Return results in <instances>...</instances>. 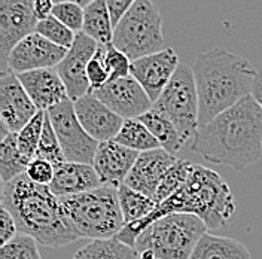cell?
I'll use <instances>...</instances> for the list:
<instances>
[{"label":"cell","instance_id":"cell-1","mask_svg":"<svg viewBox=\"0 0 262 259\" xmlns=\"http://www.w3.org/2000/svg\"><path fill=\"white\" fill-rule=\"evenodd\" d=\"M191 149L214 164L243 171L262 157V107L253 96L200 125Z\"/></svg>","mask_w":262,"mask_h":259},{"label":"cell","instance_id":"cell-2","mask_svg":"<svg viewBox=\"0 0 262 259\" xmlns=\"http://www.w3.org/2000/svg\"><path fill=\"white\" fill-rule=\"evenodd\" d=\"M234 211L235 201L227 180L212 168L194 164L189 178L178 192L160 203L145 219L125 225L115 239L134 247L147 227L176 213L194 214L209 229H219L228 225Z\"/></svg>","mask_w":262,"mask_h":259},{"label":"cell","instance_id":"cell-3","mask_svg":"<svg viewBox=\"0 0 262 259\" xmlns=\"http://www.w3.org/2000/svg\"><path fill=\"white\" fill-rule=\"evenodd\" d=\"M0 200L12 213L19 234L30 235L42 246L57 249L81 239L60 198L27 175L2 183Z\"/></svg>","mask_w":262,"mask_h":259},{"label":"cell","instance_id":"cell-4","mask_svg":"<svg viewBox=\"0 0 262 259\" xmlns=\"http://www.w3.org/2000/svg\"><path fill=\"white\" fill-rule=\"evenodd\" d=\"M192 70L200 103V125L209 124L252 96L258 75L247 58L221 47L198 54Z\"/></svg>","mask_w":262,"mask_h":259},{"label":"cell","instance_id":"cell-5","mask_svg":"<svg viewBox=\"0 0 262 259\" xmlns=\"http://www.w3.org/2000/svg\"><path fill=\"white\" fill-rule=\"evenodd\" d=\"M60 201L81 239L111 240L125 227L115 186L101 185L83 194L63 197Z\"/></svg>","mask_w":262,"mask_h":259},{"label":"cell","instance_id":"cell-6","mask_svg":"<svg viewBox=\"0 0 262 259\" xmlns=\"http://www.w3.org/2000/svg\"><path fill=\"white\" fill-rule=\"evenodd\" d=\"M207 231L194 214H168L147 227L134 247L137 252H150L154 259H191L198 240Z\"/></svg>","mask_w":262,"mask_h":259},{"label":"cell","instance_id":"cell-7","mask_svg":"<svg viewBox=\"0 0 262 259\" xmlns=\"http://www.w3.org/2000/svg\"><path fill=\"white\" fill-rule=\"evenodd\" d=\"M112 45L131 61L167 48L158 6L152 0H137L115 27Z\"/></svg>","mask_w":262,"mask_h":259},{"label":"cell","instance_id":"cell-8","mask_svg":"<svg viewBox=\"0 0 262 259\" xmlns=\"http://www.w3.org/2000/svg\"><path fill=\"white\" fill-rule=\"evenodd\" d=\"M152 109L168 118L185 142L195 137L200 128V103L192 67L180 63Z\"/></svg>","mask_w":262,"mask_h":259},{"label":"cell","instance_id":"cell-9","mask_svg":"<svg viewBox=\"0 0 262 259\" xmlns=\"http://www.w3.org/2000/svg\"><path fill=\"white\" fill-rule=\"evenodd\" d=\"M47 112L61 145L66 161L93 164L100 143L81 125L75 111V101L69 98Z\"/></svg>","mask_w":262,"mask_h":259},{"label":"cell","instance_id":"cell-10","mask_svg":"<svg viewBox=\"0 0 262 259\" xmlns=\"http://www.w3.org/2000/svg\"><path fill=\"white\" fill-rule=\"evenodd\" d=\"M34 0H0V73L9 72L8 58L16 44L34 33Z\"/></svg>","mask_w":262,"mask_h":259},{"label":"cell","instance_id":"cell-11","mask_svg":"<svg viewBox=\"0 0 262 259\" xmlns=\"http://www.w3.org/2000/svg\"><path fill=\"white\" fill-rule=\"evenodd\" d=\"M32 98L29 97L16 73H0V127L2 139L9 133H18L24 128L37 114Z\"/></svg>","mask_w":262,"mask_h":259},{"label":"cell","instance_id":"cell-12","mask_svg":"<svg viewBox=\"0 0 262 259\" xmlns=\"http://www.w3.org/2000/svg\"><path fill=\"white\" fill-rule=\"evenodd\" d=\"M97 49L98 44L94 39H91L85 33H78L63 61L55 67L60 78L64 82L69 98L73 101L91 93L86 69Z\"/></svg>","mask_w":262,"mask_h":259},{"label":"cell","instance_id":"cell-13","mask_svg":"<svg viewBox=\"0 0 262 259\" xmlns=\"http://www.w3.org/2000/svg\"><path fill=\"white\" fill-rule=\"evenodd\" d=\"M67 51L36 32L30 33L12 48L8 58V69L16 75L40 69H55L63 61Z\"/></svg>","mask_w":262,"mask_h":259},{"label":"cell","instance_id":"cell-14","mask_svg":"<svg viewBox=\"0 0 262 259\" xmlns=\"http://www.w3.org/2000/svg\"><path fill=\"white\" fill-rule=\"evenodd\" d=\"M93 94L124 119H137L154 106L143 87L133 76L109 81Z\"/></svg>","mask_w":262,"mask_h":259},{"label":"cell","instance_id":"cell-15","mask_svg":"<svg viewBox=\"0 0 262 259\" xmlns=\"http://www.w3.org/2000/svg\"><path fill=\"white\" fill-rule=\"evenodd\" d=\"M180 66L179 57L174 49L167 47L160 52L142 57L131 63V76L146 91L152 103L161 96L164 88L174 76Z\"/></svg>","mask_w":262,"mask_h":259},{"label":"cell","instance_id":"cell-16","mask_svg":"<svg viewBox=\"0 0 262 259\" xmlns=\"http://www.w3.org/2000/svg\"><path fill=\"white\" fill-rule=\"evenodd\" d=\"M178 160L179 158L176 155L168 154L163 147L142 152L136 164L133 165L124 185L155 200L157 191L165 178L167 171Z\"/></svg>","mask_w":262,"mask_h":259},{"label":"cell","instance_id":"cell-17","mask_svg":"<svg viewBox=\"0 0 262 259\" xmlns=\"http://www.w3.org/2000/svg\"><path fill=\"white\" fill-rule=\"evenodd\" d=\"M75 111L82 127L98 143L114 140L125 121L93 93L76 100Z\"/></svg>","mask_w":262,"mask_h":259},{"label":"cell","instance_id":"cell-18","mask_svg":"<svg viewBox=\"0 0 262 259\" xmlns=\"http://www.w3.org/2000/svg\"><path fill=\"white\" fill-rule=\"evenodd\" d=\"M139 155V152L119 145L115 140L100 143L93 167L100 178L101 185L119 188L130 175Z\"/></svg>","mask_w":262,"mask_h":259},{"label":"cell","instance_id":"cell-19","mask_svg":"<svg viewBox=\"0 0 262 259\" xmlns=\"http://www.w3.org/2000/svg\"><path fill=\"white\" fill-rule=\"evenodd\" d=\"M37 111L47 112L51 107L69 100L67 88L55 69H40L16 75Z\"/></svg>","mask_w":262,"mask_h":259},{"label":"cell","instance_id":"cell-20","mask_svg":"<svg viewBox=\"0 0 262 259\" xmlns=\"http://www.w3.org/2000/svg\"><path fill=\"white\" fill-rule=\"evenodd\" d=\"M54 170L55 173L49 188L58 198L83 194L101 186L93 164L64 161L55 165Z\"/></svg>","mask_w":262,"mask_h":259},{"label":"cell","instance_id":"cell-21","mask_svg":"<svg viewBox=\"0 0 262 259\" xmlns=\"http://www.w3.org/2000/svg\"><path fill=\"white\" fill-rule=\"evenodd\" d=\"M191 259H252L250 252L238 240L210 234L201 235Z\"/></svg>","mask_w":262,"mask_h":259},{"label":"cell","instance_id":"cell-22","mask_svg":"<svg viewBox=\"0 0 262 259\" xmlns=\"http://www.w3.org/2000/svg\"><path fill=\"white\" fill-rule=\"evenodd\" d=\"M114 24L104 0H96L85 8L82 33L94 39L98 45H109L114 40Z\"/></svg>","mask_w":262,"mask_h":259},{"label":"cell","instance_id":"cell-23","mask_svg":"<svg viewBox=\"0 0 262 259\" xmlns=\"http://www.w3.org/2000/svg\"><path fill=\"white\" fill-rule=\"evenodd\" d=\"M140 122L146 125V128L152 133V136L160 142V145L164 150H167L171 155H178L182 149V146L186 142L180 136L174 124L165 118L163 114L157 112L155 109H150L149 112L137 118Z\"/></svg>","mask_w":262,"mask_h":259},{"label":"cell","instance_id":"cell-24","mask_svg":"<svg viewBox=\"0 0 262 259\" xmlns=\"http://www.w3.org/2000/svg\"><path fill=\"white\" fill-rule=\"evenodd\" d=\"M30 160L21 152L18 146L16 133H9L0 143V176L2 183L26 175Z\"/></svg>","mask_w":262,"mask_h":259},{"label":"cell","instance_id":"cell-25","mask_svg":"<svg viewBox=\"0 0 262 259\" xmlns=\"http://www.w3.org/2000/svg\"><path fill=\"white\" fill-rule=\"evenodd\" d=\"M73 259H140L136 247L116 239L91 240L76 250Z\"/></svg>","mask_w":262,"mask_h":259},{"label":"cell","instance_id":"cell-26","mask_svg":"<svg viewBox=\"0 0 262 259\" xmlns=\"http://www.w3.org/2000/svg\"><path fill=\"white\" fill-rule=\"evenodd\" d=\"M118 198H119V207L122 211L125 225L145 219L158 206L154 198H149L142 192H137L124 183L118 188Z\"/></svg>","mask_w":262,"mask_h":259},{"label":"cell","instance_id":"cell-27","mask_svg":"<svg viewBox=\"0 0 262 259\" xmlns=\"http://www.w3.org/2000/svg\"><path fill=\"white\" fill-rule=\"evenodd\" d=\"M114 140L116 143L125 146L131 150H136L139 154L161 147L160 142L139 119H125Z\"/></svg>","mask_w":262,"mask_h":259},{"label":"cell","instance_id":"cell-28","mask_svg":"<svg viewBox=\"0 0 262 259\" xmlns=\"http://www.w3.org/2000/svg\"><path fill=\"white\" fill-rule=\"evenodd\" d=\"M192 167H194V164H191L188 160H180V158L173 164V167L167 171L165 178L157 191V195H155L157 204L163 203L168 197H171L174 192L179 191L189 178Z\"/></svg>","mask_w":262,"mask_h":259},{"label":"cell","instance_id":"cell-29","mask_svg":"<svg viewBox=\"0 0 262 259\" xmlns=\"http://www.w3.org/2000/svg\"><path fill=\"white\" fill-rule=\"evenodd\" d=\"M36 158L47 160L54 167L66 161L63 149H61V145L58 142V137L55 134V130L52 127V122H51L48 112H45V122H43L40 142H39V146H37Z\"/></svg>","mask_w":262,"mask_h":259},{"label":"cell","instance_id":"cell-30","mask_svg":"<svg viewBox=\"0 0 262 259\" xmlns=\"http://www.w3.org/2000/svg\"><path fill=\"white\" fill-rule=\"evenodd\" d=\"M43 122H45V112L39 111L24 128L16 133L18 146H19L21 152L30 161L33 158H36L37 146H39V142H40L42 130H43Z\"/></svg>","mask_w":262,"mask_h":259},{"label":"cell","instance_id":"cell-31","mask_svg":"<svg viewBox=\"0 0 262 259\" xmlns=\"http://www.w3.org/2000/svg\"><path fill=\"white\" fill-rule=\"evenodd\" d=\"M34 32L40 34V36H43L45 39H48L49 42H52V44L66 49L72 48V45L75 42V37H76V33H73L70 29H67L64 24H61L55 16L52 15L47 18V19L37 21Z\"/></svg>","mask_w":262,"mask_h":259},{"label":"cell","instance_id":"cell-32","mask_svg":"<svg viewBox=\"0 0 262 259\" xmlns=\"http://www.w3.org/2000/svg\"><path fill=\"white\" fill-rule=\"evenodd\" d=\"M37 242L26 234H18L0 247V259H42Z\"/></svg>","mask_w":262,"mask_h":259},{"label":"cell","instance_id":"cell-33","mask_svg":"<svg viewBox=\"0 0 262 259\" xmlns=\"http://www.w3.org/2000/svg\"><path fill=\"white\" fill-rule=\"evenodd\" d=\"M83 14L85 8H82L72 2H60L55 3L52 16H55L61 24H64L67 29L73 33H81L83 29Z\"/></svg>","mask_w":262,"mask_h":259},{"label":"cell","instance_id":"cell-34","mask_svg":"<svg viewBox=\"0 0 262 259\" xmlns=\"http://www.w3.org/2000/svg\"><path fill=\"white\" fill-rule=\"evenodd\" d=\"M131 63L130 58L112 44L104 47V64L107 67L111 81L131 76Z\"/></svg>","mask_w":262,"mask_h":259},{"label":"cell","instance_id":"cell-35","mask_svg":"<svg viewBox=\"0 0 262 259\" xmlns=\"http://www.w3.org/2000/svg\"><path fill=\"white\" fill-rule=\"evenodd\" d=\"M86 76H88V82L91 87V93L103 88L107 82L111 81L107 67L104 64V47L103 45H98L97 52L91 58L88 69H86Z\"/></svg>","mask_w":262,"mask_h":259},{"label":"cell","instance_id":"cell-36","mask_svg":"<svg viewBox=\"0 0 262 259\" xmlns=\"http://www.w3.org/2000/svg\"><path fill=\"white\" fill-rule=\"evenodd\" d=\"M54 173H55L54 165L42 158H33L26 171V175L30 178V180L37 185H45V186L51 185L54 179Z\"/></svg>","mask_w":262,"mask_h":259},{"label":"cell","instance_id":"cell-37","mask_svg":"<svg viewBox=\"0 0 262 259\" xmlns=\"http://www.w3.org/2000/svg\"><path fill=\"white\" fill-rule=\"evenodd\" d=\"M18 234H19V231H18L12 213L3 204H0V244L3 246V244L9 243Z\"/></svg>","mask_w":262,"mask_h":259},{"label":"cell","instance_id":"cell-38","mask_svg":"<svg viewBox=\"0 0 262 259\" xmlns=\"http://www.w3.org/2000/svg\"><path fill=\"white\" fill-rule=\"evenodd\" d=\"M104 2L107 5V9H109V14H111L115 29L119 24V21L122 19V16L130 11L137 0H104Z\"/></svg>","mask_w":262,"mask_h":259},{"label":"cell","instance_id":"cell-39","mask_svg":"<svg viewBox=\"0 0 262 259\" xmlns=\"http://www.w3.org/2000/svg\"><path fill=\"white\" fill-rule=\"evenodd\" d=\"M55 2L54 0H34V15L37 21L47 19L52 15Z\"/></svg>","mask_w":262,"mask_h":259},{"label":"cell","instance_id":"cell-40","mask_svg":"<svg viewBox=\"0 0 262 259\" xmlns=\"http://www.w3.org/2000/svg\"><path fill=\"white\" fill-rule=\"evenodd\" d=\"M252 96L256 98V101L261 104L262 107V72H258V75H256V79H255V83H253Z\"/></svg>","mask_w":262,"mask_h":259},{"label":"cell","instance_id":"cell-41","mask_svg":"<svg viewBox=\"0 0 262 259\" xmlns=\"http://www.w3.org/2000/svg\"><path fill=\"white\" fill-rule=\"evenodd\" d=\"M55 3H60V2H72V3H76V5H79L82 8H86L88 5H91L93 2H96V0H54Z\"/></svg>","mask_w":262,"mask_h":259}]
</instances>
